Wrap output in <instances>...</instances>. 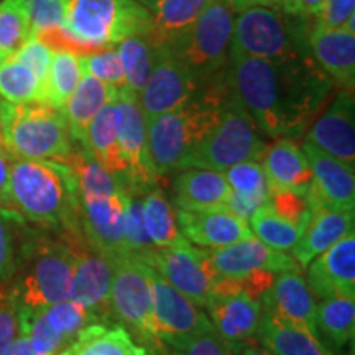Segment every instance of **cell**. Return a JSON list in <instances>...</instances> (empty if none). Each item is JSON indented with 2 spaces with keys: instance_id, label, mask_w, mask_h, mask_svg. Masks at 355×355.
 <instances>
[{
  "instance_id": "cell-41",
  "label": "cell",
  "mask_w": 355,
  "mask_h": 355,
  "mask_svg": "<svg viewBox=\"0 0 355 355\" xmlns=\"http://www.w3.org/2000/svg\"><path fill=\"white\" fill-rule=\"evenodd\" d=\"M252 234L257 235L260 242L278 252H290L300 242L304 230L293 225L270 209L268 204L261 206L248 220Z\"/></svg>"
},
{
  "instance_id": "cell-11",
  "label": "cell",
  "mask_w": 355,
  "mask_h": 355,
  "mask_svg": "<svg viewBox=\"0 0 355 355\" xmlns=\"http://www.w3.org/2000/svg\"><path fill=\"white\" fill-rule=\"evenodd\" d=\"M148 265L199 308L209 303L217 275L207 250L193 247L184 239L176 245L157 248Z\"/></svg>"
},
{
  "instance_id": "cell-48",
  "label": "cell",
  "mask_w": 355,
  "mask_h": 355,
  "mask_svg": "<svg viewBox=\"0 0 355 355\" xmlns=\"http://www.w3.org/2000/svg\"><path fill=\"white\" fill-rule=\"evenodd\" d=\"M30 30L32 35L46 32V30L63 26L64 21V0H28Z\"/></svg>"
},
{
  "instance_id": "cell-21",
  "label": "cell",
  "mask_w": 355,
  "mask_h": 355,
  "mask_svg": "<svg viewBox=\"0 0 355 355\" xmlns=\"http://www.w3.org/2000/svg\"><path fill=\"white\" fill-rule=\"evenodd\" d=\"M306 140L340 162L355 163L354 92L343 89L329 107L311 123Z\"/></svg>"
},
{
  "instance_id": "cell-24",
  "label": "cell",
  "mask_w": 355,
  "mask_h": 355,
  "mask_svg": "<svg viewBox=\"0 0 355 355\" xmlns=\"http://www.w3.org/2000/svg\"><path fill=\"white\" fill-rule=\"evenodd\" d=\"M308 51L331 81L347 91L355 84V35L344 28L313 25L308 33Z\"/></svg>"
},
{
  "instance_id": "cell-47",
  "label": "cell",
  "mask_w": 355,
  "mask_h": 355,
  "mask_svg": "<svg viewBox=\"0 0 355 355\" xmlns=\"http://www.w3.org/2000/svg\"><path fill=\"white\" fill-rule=\"evenodd\" d=\"M12 58L19 61V63L25 64L35 74V78L38 79L42 87L44 86L48 71H50L53 51L42 40H38L37 37H30Z\"/></svg>"
},
{
  "instance_id": "cell-42",
  "label": "cell",
  "mask_w": 355,
  "mask_h": 355,
  "mask_svg": "<svg viewBox=\"0 0 355 355\" xmlns=\"http://www.w3.org/2000/svg\"><path fill=\"white\" fill-rule=\"evenodd\" d=\"M0 97L10 104L43 102V87L25 64L8 58L0 63Z\"/></svg>"
},
{
  "instance_id": "cell-29",
  "label": "cell",
  "mask_w": 355,
  "mask_h": 355,
  "mask_svg": "<svg viewBox=\"0 0 355 355\" xmlns=\"http://www.w3.org/2000/svg\"><path fill=\"white\" fill-rule=\"evenodd\" d=\"M117 94L119 91L109 87L107 84L101 83L99 79L89 76V74H84L76 91L71 94L61 110L73 140L84 145L91 122L105 105L115 101Z\"/></svg>"
},
{
  "instance_id": "cell-23",
  "label": "cell",
  "mask_w": 355,
  "mask_h": 355,
  "mask_svg": "<svg viewBox=\"0 0 355 355\" xmlns=\"http://www.w3.org/2000/svg\"><path fill=\"white\" fill-rule=\"evenodd\" d=\"M178 227L186 241L199 247L222 248L254 237L245 220L239 219L227 207L204 211H178Z\"/></svg>"
},
{
  "instance_id": "cell-2",
  "label": "cell",
  "mask_w": 355,
  "mask_h": 355,
  "mask_svg": "<svg viewBox=\"0 0 355 355\" xmlns=\"http://www.w3.org/2000/svg\"><path fill=\"white\" fill-rule=\"evenodd\" d=\"M229 96L222 73L201 84L180 107L148 121V150L157 178L184 170L198 145L220 121Z\"/></svg>"
},
{
  "instance_id": "cell-32",
  "label": "cell",
  "mask_w": 355,
  "mask_h": 355,
  "mask_svg": "<svg viewBox=\"0 0 355 355\" xmlns=\"http://www.w3.org/2000/svg\"><path fill=\"white\" fill-rule=\"evenodd\" d=\"M257 337L275 355H334L316 334L278 321L263 311Z\"/></svg>"
},
{
  "instance_id": "cell-28",
  "label": "cell",
  "mask_w": 355,
  "mask_h": 355,
  "mask_svg": "<svg viewBox=\"0 0 355 355\" xmlns=\"http://www.w3.org/2000/svg\"><path fill=\"white\" fill-rule=\"evenodd\" d=\"M261 166L270 188L306 194L313 184V171L301 146L291 139H277L266 146Z\"/></svg>"
},
{
  "instance_id": "cell-22",
  "label": "cell",
  "mask_w": 355,
  "mask_h": 355,
  "mask_svg": "<svg viewBox=\"0 0 355 355\" xmlns=\"http://www.w3.org/2000/svg\"><path fill=\"white\" fill-rule=\"evenodd\" d=\"M316 301L301 272H283L261 298V311L278 321L313 334L316 329Z\"/></svg>"
},
{
  "instance_id": "cell-33",
  "label": "cell",
  "mask_w": 355,
  "mask_h": 355,
  "mask_svg": "<svg viewBox=\"0 0 355 355\" xmlns=\"http://www.w3.org/2000/svg\"><path fill=\"white\" fill-rule=\"evenodd\" d=\"M212 0H162L150 10L148 37L157 44H173L199 19Z\"/></svg>"
},
{
  "instance_id": "cell-19",
  "label": "cell",
  "mask_w": 355,
  "mask_h": 355,
  "mask_svg": "<svg viewBox=\"0 0 355 355\" xmlns=\"http://www.w3.org/2000/svg\"><path fill=\"white\" fill-rule=\"evenodd\" d=\"M211 265L219 278H243L255 272H300L301 266L286 252L265 245L257 237L209 250Z\"/></svg>"
},
{
  "instance_id": "cell-56",
  "label": "cell",
  "mask_w": 355,
  "mask_h": 355,
  "mask_svg": "<svg viewBox=\"0 0 355 355\" xmlns=\"http://www.w3.org/2000/svg\"><path fill=\"white\" fill-rule=\"evenodd\" d=\"M0 150H6V139H3V125H2V99H0Z\"/></svg>"
},
{
  "instance_id": "cell-14",
  "label": "cell",
  "mask_w": 355,
  "mask_h": 355,
  "mask_svg": "<svg viewBox=\"0 0 355 355\" xmlns=\"http://www.w3.org/2000/svg\"><path fill=\"white\" fill-rule=\"evenodd\" d=\"M199 86L170 44H157L153 71L137 96L146 122L180 107Z\"/></svg>"
},
{
  "instance_id": "cell-9",
  "label": "cell",
  "mask_w": 355,
  "mask_h": 355,
  "mask_svg": "<svg viewBox=\"0 0 355 355\" xmlns=\"http://www.w3.org/2000/svg\"><path fill=\"white\" fill-rule=\"evenodd\" d=\"M235 13L222 0H212L199 19L170 46L198 84L224 73L230 56Z\"/></svg>"
},
{
  "instance_id": "cell-20",
  "label": "cell",
  "mask_w": 355,
  "mask_h": 355,
  "mask_svg": "<svg viewBox=\"0 0 355 355\" xmlns=\"http://www.w3.org/2000/svg\"><path fill=\"white\" fill-rule=\"evenodd\" d=\"M308 268V283L318 300L355 298V235L350 232L318 255Z\"/></svg>"
},
{
  "instance_id": "cell-51",
  "label": "cell",
  "mask_w": 355,
  "mask_h": 355,
  "mask_svg": "<svg viewBox=\"0 0 355 355\" xmlns=\"http://www.w3.org/2000/svg\"><path fill=\"white\" fill-rule=\"evenodd\" d=\"M324 2L326 0H282L279 8L300 19H309V17H316Z\"/></svg>"
},
{
  "instance_id": "cell-49",
  "label": "cell",
  "mask_w": 355,
  "mask_h": 355,
  "mask_svg": "<svg viewBox=\"0 0 355 355\" xmlns=\"http://www.w3.org/2000/svg\"><path fill=\"white\" fill-rule=\"evenodd\" d=\"M352 15H355V0H326L314 17V25L322 28H344Z\"/></svg>"
},
{
  "instance_id": "cell-3",
  "label": "cell",
  "mask_w": 355,
  "mask_h": 355,
  "mask_svg": "<svg viewBox=\"0 0 355 355\" xmlns=\"http://www.w3.org/2000/svg\"><path fill=\"white\" fill-rule=\"evenodd\" d=\"M7 206L25 220L60 232H78L76 181L68 165L50 159H15L10 166Z\"/></svg>"
},
{
  "instance_id": "cell-13",
  "label": "cell",
  "mask_w": 355,
  "mask_h": 355,
  "mask_svg": "<svg viewBox=\"0 0 355 355\" xmlns=\"http://www.w3.org/2000/svg\"><path fill=\"white\" fill-rule=\"evenodd\" d=\"M92 322L97 321L91 311L74 300L20 313V329L28 334L37 355H58Z\"/></svg>"
},
{
  "instance_id": "cell-54",
  "label": "cell",
  "mask_w": 355,
  "mask_h": 355,
  "mask_svg": "<svg viewBox=\"0 0 355 355\" xmlns=\"http://www.w3.org/2000/svg\"><path fill=\"white\" fill-rule=\"evenodd\" d=\"M230 349H232L234 355H275L260 343L259 337H254V339L241 344H232Z\"/></svg>"
},
{
  "instance_id": "cell-10",
  "label": "cell",
  "mask_w": 355,
  "mask_h": 355,
  "mask_svg": "<svg viewBox=\"0 0 355 355\" xmlns=\"http://www.w3.org/2000/svg\"><path fill=\"white\" fill-rule=\"evenodd\" d=\"M153 268L135 257L114 261L109 303L112 318L128 327L141 343L159 347L152 306Z\"/></svg>"
},
{
  "instance_id": "cell-52",
  "label": "cell",
  "mask_w": 355,
  "mask_h": 355,
  "mask_svg": "<svg viewBox=\"0 0 355 355\" xmlns=\"http://www.w3.org/2000/svg\"><path fill=\"white\" fill-rule=\"evenodd\" d=\"M13 157L6 150H0V206H7L8 181H10V166Z\"/></svg>"
},
{
  "instance_id": "cell-1",
  "label": "cell",
  "mask_w": 355,
  "mask_h": 355,
  "mask_svg": "<svg viewBox=\"0 0 355 355\" xmlns=\"http://www.w3.org/2000/svg\"><path fill=\"white\" fill-rule=\"evenodd\" d=\"M224 79L261 133L291 140L319 117L334 86L309 53L275 60L230 56Z\"/></svg>"
},
{
  "instance_id": "cell-5",
  "label": "cell",
  "mask_w": 355,
  "mask_h": 355,
  "mask_svg": "<svg viewBox=\"0 0 355 355\" xmlns=\"http://www.w3.org/2000/svg\"><path fill=\"white\" fill-rule=\"evenodd\" d=\"M150 10L135 0H64L63 28L91 53L146 35Z\"/></svg>"
},
{
  "instance_id": "cell-30",
  "label": "cell",
  "mask_w": 355,
  "mask_h": 355,
  "mask_svg": "<svg viewBox=\"0 0 355 355\" xmlns=\"http://www.w3.org/2000/svg\"><path fill=\"white\" fill-rule=\"evenodd\" d=\"M58 355H148L121 322H92Z\"/></svg>"
},
{
  "instance_id": "cell-43",
  "label": "cell",
  "mask_w": 355,
  "mask_h": 355,
  "mask_svg": "<svg viewBox=\"0 0 355 355\" xmlns=\"http://www.w3.org/2000/svg\"><path fill=\"white\" fill-rule=\"evenodd\" d=\"M224 176L232 193L255 202L260 207L268 201L270 183L260 162L239 163L227 168Z\"/></svg>"
},
{
  "instance_id": "cell-4",
  "label": "cell",
  "mask_w": 355,
  "mask_h": 355,
  "mask_svg": "<svg viewBox=\"0 0 355 355\" xmlns=\"http://www.w3.org/2000/svg\"><path fill=\"white\" fill-rule=\"evenodd\" d=\"M76 254L66 239L32 232L26 241L10 288L20 309L37 311L71 300Z\"/></svg>"
},
{
  "instance_id": "cell-18",
  "label": "cell",
  "mask_w": 355,
  "mask_h": 355,
  "mask_svg": "<svg viewBox=\"0 0 355 355\" xmlns=\"http://www.w3.org/2000/svg\"><path fill=\"white\" fill-rule=\"evenodd\" d=\"M313 171V184L306 196L311 206L324 204L336 209L354 211L355 207V171L354 165L327 155L311 141L301 145Z\"/></svg>"
},
{
  "instance_id": "cell-39",
  "label": "cell",
  "mask_w": 355,
  "mask_h": 355,
  "mask_svg": "<svg viewBox=\"0 0 355 355\" xmlns=\"http://www.w3.org/2000/svg\"><path fill=\"white\" fill-rule=\"evenodd\" d=\"M123 186V242H125L127 255L135 257L148 265L157 250L146 234L144 222V194L133 189L132 186L122 183Z\"/></svg>"
},
{
  "instance_id": "cell-36",
  "label": "cell",
  "mask_w": 355,
  "mask_h": 355,
  "mask_svg": "<svg viewBox=\"0 0 355 355\" xmlns=\"http://www.w3.org/2000/svg\"><path fill=\"white\" fill-rule=\"evenodd\" d=\"M121 56L127 87L137 96L148 83L157 58V43L148 35H133L115 44Z\"/></svg>"
},
{
  "instance_id": "cell-26",
  "label": "cell",
  "mask_w": 355,
  "mask_h": 355,
  "mask_svg": "<svg viewBox=\"0 0 355 355\" xmlns=\"http://www.w3.org/2000/svg\"><path fill=\"white\" fill-rule=\"evenodd\" d=\"M350 232H354V211L316 204L300 242L291 250L293 259L301 268H306L318 255Z\"/></svg>"
},
{
  "instance_id": "cell-50",
  "label": "cell",
  "mask_w": 355,
  "mask_h": 355,
  "mask_svg": "<svg viewBox=\"0 0 355 355\" xmlns=\"http://www.w3.org/2000/svg\"><path fill=\"white\" fill-rule=\"evenodd\" d=\"M186 355H234L230 345L209 322L184 349Z\"/></svg>"
},
{
  "instance_id": "cell-35",
  "label": "cell",
  "mask_w": 355,
  "mask_h": 355,
  "mask_svg": "<svg viewBox=\"0 0 355 355\" xmlns=\"http://www.w3.org/2000/svg\"><path fill=\"white\" fill-rule=\"evenodd\" d=\"M316 329L319 339L329 340L334 347H344L354 339L355 298H327L316 306Z\"/></svg>"
},
{
  "instance_id": "cell-25",
  "label": "cell",
  "mask_w": 355,
  "mask_h": 355,
  "mask_svg": "<svg viewBox=\"0 0 355 355\" xmlns=\"http://www.w3.org/2000/svg\"><path fill=\"white\" fill-rule=\"evenodd\" d=\"M206 309L214 329L229 345L245 343L259 334L261 301L245 293L212 296Z\"/></svg>"
},
{
  "instance_id": "cell-7",
  "label": "cell",
  "mask_w": 355,
  "mask_h": 355,
  "mask_svg": "<svg viewBox=\"0 0 355 355\" xmlns=\"http://www.w3.org/2000/svg\"><path fill=\"white\" fill-rule=\"evenodd\" d=\"M306 21L282 8H248L234 20L230 56L275 60L309 53Z\"/></svg>"
},
{
  "instance_id": "cell-57",
  "label": "cell",
  "mask_w": 355,
  "mask_h": 355,
  "mask_svg": "<svg viewBox=\"0 0 355 355\" xmlns=\"http://www.w3.org/2000/svg\"><path fill=\"white\" fill-rule=\"evenodd\" d=\"M135 2H139L140 6H144V7L148 8V10H152V8L157 7L158 3L162 2V0H135Z\"/></svg>"
},
{
  "instance_id": "cell-8",
  "label": "cell",
  "mask_w": 355,
  "mask_h": 355,
  "mask_svg": "<svg viewBox=\"0 0 355 355\" xmlns=\"http://www.w3.org/2000/svg\"><path fill=\"white\" fill-rule=\"evenodd\" d=\"M265 152L266 144L261 130L247 109L230 92L220 121L198 145L186 168L225 171L243 162H260Z\"/></svg>"
},
{
  "instance_id": "cell-34",
  "label": "cell",
  "mask_w": 355,
  "mask_h": 355,
  "mask_svg": "<svg viewBox=\"0 0 355 355\" xmlns=\"http://www.w3.org/2000/svg\"><path fill=\"white\" fill-rule=\"evenodd\" d=\"M144 222L150 241L157 248L171 247L183 242L184 237L178 227L176 211L168 201L163 191L155 186L141 196Z\"/></svg>"
},
{
  "instance_id": "cell-37",
  "label": "cell",
  "mask_w": 355,
  "mask_h": 355,
  "mask_svg": "<svg viewBox=\"0 0 355 355\" xmlns=\"http://www.w3.org/2000/svg\"><path fill=\"white\" fill-rule=\"evenodd\" d=\"M83 76L79 56L66 51H53L50 71L43 86V104L61 112Z\"/></svg>"
},
{
  "instance_id": "cell-6",
  "label": "cell",
  "mask_w": 355,
  "mask_h": 355,
  "mask_svg": "<svg viewBox=\"0 0 355 355\" xmlns=\"http://www.w3.org/2000/svg\"><path fill=\"white\" fill-rule=\"evenodd\" d=\"M6 150L15 159L63 163L73 152V137L60 110L43 104H10L2 99Z\"/></svg>"
},
{
  "instance_id": "cell-27",
  "label": "cell",
  "mask_w": 355,
  "mask_h": 355,
  "mask_svg": "<svg viewBox=\"0 0 355 355\" xmlns=\"http://www.w3.org/2000/svg\"><path fill=\"white\" fill-rule=\"evenodd\" d=\"M230 188L224 171L186 168L173 180V202L178 211L227 207Z\"/></svg>"
},
{
  "instance_id": "cell-38",
  "label": "cell",
  "mask_w": 355,
  "mask_h": 355,
  "mask_svg": "<svg viewBox=\"0 0 355 355\" xmlns=\"http://www.w3.org/2000/svg\"><path fill=\"white\" fill-rule=\"evenodd\" d=\"M32 232L19 212L8 206H0V282L13 277Z\"/></svg>"
},
{
  "instance_id": "cell-31",
  "label": "cell",
  "mask_w": 355,
  "mask_h": 355,
  "mask_svg": "<svg viewBox=\"0 0 355 355\" xmlns=\"http://www.w3.org/2000/svg\"><path fill=\"white\" fill-rule=\"evenodd\" d=\"M83 148L110 175L122 183H127V165L117 139L114 102L105 105L91 122Z\"/></svg>"
},
{
  "instance_id": "cell-46",
  "label": "cell",
  "mask_w": 355,
  "mask_h": 355,
  "mask_svg": "<svg viewBox=\"0 0 355 355\" xmlns=\"http://www.w3.org/2000/svg\"><path fill=\"white\" fill-rule=\"evenodd\" d=\"M20 313L10 283L0 282V355L20 334Z\"/></svg>"
},
{
  "instance_id": "cell-16",
  "label": "cell",
  "mask_w": 355,
  "mask_h": 355,
  "mask_svg": "<svg viewBox=\"0 0 355 355\" xmlns=\"http://www.w3.org/2000/svg\"><path fill=\"white\" fill-rule=\"evenodd\" d=\"M153 321L159 343L184 350L209 324V318L193 301L175 290L166 279L152 273Z\"/></svg>"
},
{
  "instance_id": "cell-15",
  "label": "cell",
  "mask_w": 355,
  "mask_h": 355,
  "mask_svg": "<svg viewBox=\"0 0 355 355\" xmlns=\"http://www.w3.org/2000/svg\"><path fill=\"white\" fill-rule=\"evenodd\" d=\"M63 237L76 254V275H74V290L71 300L78 301L91 311L97 322L110 321L112 311H110L109 295L114 261L92 247L84 237L83 230L63 232Z\"/></svg>"
},
{
  "instance_id": "cell-17",
  "label": "cell",
  "mask_w": 355,
  "mask_h": 355,
  "mask_svg": "<svg viewBox=\"0 0 355 355\" xmlns=\"http://www.w3.org/2000/svg\"><path fill=\"white\" fill-rule=\"evenodd\" d=\"M84 237L112 261L127 257L123 242V186L115 193L78 196Z\"/></svg>"
},
{
  "instance_id": "cell-40",
  "label": "cell",
  "mask_w": 355,
  "mask_h": 355,
  "mask_svg": "<svg viewBox=\"0 0 355 355\" xmlns=\"http://www.w3.org/2000/svg\"><path fill=\"white\" fill-rule=\"evenodd\" d=\"M30 35L28 0H0V63L15 55Z\"/></svg>"
},
{
  "instance_id": "cell-12",
  "label": "cell",
  "mask_w": 355,
  "mask_h": 355,
  "mask_svg": "<svg viewBox=\"0 0 355 355\" xmlns=\"http://www.w3.org/2000/svg\"><path fill=\"white\" fill-rule=\"evenodd\" d=\"M114 110L119 145L127 165L125 184L144 194L158 186L148 150V122L139 104V97L128 87L119 91L114 101Z\"/></svg>"
},
{
  "instance_id": "cell-44",
  "label": "cell",
  "mask_w": 355,
  "mask_h": 355,
  "mask_svg": "<svg viewBox=\"0 0 355 355\" xmlns=\"http://www.w3.org/2000/svg\"><path fill=\"white\" fill-rule=\"evenodd\" d=\"M79 61H81L84 74L99 79L101 83L107 84L115 91L127 87L121 56L115 46H107L87 56H79Z\"/></svg>"
},
{
  "instance_id": "cell-53",
  "label": "cell",
  "mask_w": 355,
  "mask_h": 355,
  "mask_svg": "<svg viewBox=\"0 0 355 355\" xmlns=\"http://www.w3.org/2000/svg\"><path fill=\"white\" fill-rule=\"evenodd\" d=\"M234 13H242L248 10V8L255 7H273L279 8L282 0H222Z\"/></svg>"
},
{
  "instance_id": "cell-55",
  "label": "cell",
  "mask_w": 355,
  "mask_h": 355,
  "mask_svg": "<svg viewBox=\"0 0 355 355\" xmlns=\"http://www.w3.org/2000/svg\"><path fill=\"white\" fill-rule=\"evenodd\" d=\"M3 355H37L30 343L28 334L24 329H20V334L13 339V343L8 345Z\"/></svg>"
},
{
  "instance_id": "cell-45",
  "label": "cell",
  "mask_w": 355,
  "mask_h": 355,
  "mask_svg": "<svg viewBox=\"0 0 355 355\" xmlns=\"http://www.w3.org/2000/svg\"><path fill=\"white\" fill-rule=\"evenodd\" d=\"M266 204L275 214L303 230L308 225L311 212H313V206H311L308 196L295 193V191L270 188V196Z\"/></svg>"
}]
</instances>
